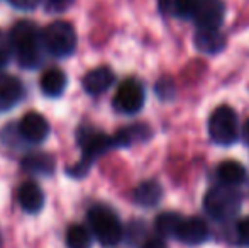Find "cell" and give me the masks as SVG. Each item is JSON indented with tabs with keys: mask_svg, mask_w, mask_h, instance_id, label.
Wrapping results in <instances>:
<instances>
[{
	"mask_svg": "<svg viewBox=\"0 0 249 248\" xmlns=\"http://www.w3.org/2000/svg\"><path fill=\"white\" fill-rule=\"evenodd\" d=\"M163 199V187L156 180H146L134 189V202L141 208H154Z\"/></svg>",
	"mask_w": 249,
	"mask_h": 248,
	"instance_id": "cell-15",
	"label": "cell"
},
{
	"mask_svg": "<svg viewBox=\"0 0 249 248\" xmlns=\"http://www.w3.org/2000/svg\"><path fill=\"white\" fill-rule=\"evenodd\" d=\"M195 48L205 55H217L226 48V38L219 29H198L195 34Z\"/></svg>",
	"mask_w": 249,
	"mask_h": 248,
	"instance_id": "cell-14",
	"label": "cell"
},
{
	"mask_svg": "<svg viewBox=\"0 0 249 248\" xmlns=\"http://www.w3.org/2000/svg\"><path fill=\"white\" fill-rule=\"evenodd\" d=\"M17 201L26 212L36 214L44 206V194L36 182H24L17 189Z\"/></svg>",
	"mask_w": 249,
	"mask_h": 248,
	"instance_id": "cell-12",
	"label": "cell"
},
{
	"mask_svg": "<svg viewBox=\"0 0 249 248\" xmlns=\"http://www.w3.org/2000/svg\"><path fill=\"white\" fill-rule=\"evenodd\" d=\"M209 235H210L209 225H207L203 219L192 216V218L181 219L175 238L188 247H197V245H202L203 242H207Z\"/></svg>",
	"mask_w": 249,
	"mask_h": 248,
	"instance_id": "cell-9",
	"label": "cell"
},
{
	"mask_svg": "<svg viewBox=\"0 0 249 248\" xmlns=\"http://www.w3.org/2000/svg\"><path fill=\"white\" fill-rule=\"evenodd\" d=\"M19 134L27 143L39 145L50 134V124H48L46 117L41 116L39 113H29L20 119Z\"/></svg>",
	"mask_w": 249,
	"mask_h": 248,
	"instance_id": "cell-10",
	"label": "cell"
},
{
	"mask_svg": "<svg viewBox=\"0 0 249 248\" xmlns=\"http://www.w3.org/2000/svg\"><path fill=\"white\" fill-rule=\"evenodd\" d=\"M10 48L17 61L24 68L34 70L43 61V41L37 26L31 20H20L9 34Z\"/></svg>",
	"mask_w": 249,
	"mask_h": 248,
	"instance_id": "cell-1",
	"label": "cell"
},
{
	"mask_svg": "<svg viewBox=\"0 0 249 248\" xmlns=\"http://www.w3.org/2000/svg\"><path fill=\"white\" fill-rule=\"evenodd\" d=\"M217 177H219L220 184L229 187H237L246 180L248 172L239 162H234V160H227L222 162L217 169Z\"/></svg>",
	"mask_w": 249,
	"mask_h": 248,
	"instance_id": "cell-16",
	"label": "cell"
},
{
	"mask_svg": "<svg viewBox=\"0 0 249 248\" xmlns=\"http://www.w3.org/2000/svg\"><path fill=\"white\" fill-rule=\"evenodd\" d=\"M115 82L114 72L107 66H99V68H93L83 76L82 83L83 89L90 95H100V94L107 92Z\"/></svg>",
	"mask_w": 249,
	"mask_h": 248,
	"instance_id": "cell-11",
	"label": "cell"
},
{
	"mask_svg": "<svg viewBox=\"0 0 249 248\" xmlns=\"http://www.w3.org/2000/svg\"><path fill=\"white\" fill-rule=\"evenodd\" d=\"M236 235H237V242L241 245L249 247V218H244L243 221L237 223Z\"/></svg>",
	"mask_w": 249,
	"mask_h": 248,
	"instance_id": "cell-25",
	"label": "cell"
},
{
	"mask_svg": "<svg viewBox=\"0 0 249 248\" xmlns=\"http://www.w3.org/2000/svg\"><path fill=\"white\" fill-rule=\"evenodd\" d=\"M92 233L104 247H115L124 240V226L119 216L107 206H93L89 211Z\"/></svg>",
	"mask_w": 249,
	"mask_h": 248,
	"instance_id": "cell-3",
	"label": "cell"
},
{
	"mask_svg": "<svg viewBox=\"0 0 249 248\" xmlns=\"http://www.w3.org/2000/svg\"><path fill=\"white\" fill-rule=\"evenodd\" d=\"M78 145L82 148V162L78 163V167L73 170H68L71 175L82 177L87 172V169L90 167V163L93 160H97L99 156L104 155L112 145V138L100 131H95L92 128H82L78 133Z\"/></svg>",
	"mask_w": 249,
	"mask_h": 248,
	"instance_id": "cell-5",
	"label": "cell"
},
{
	"mask_svg": "<svg viewBox=\"0 0 249 248\" xmlns=\"http://www.w3.org/2000/svg\"><path fill=\"white\" fill-rule=\"evenodd\" d=\"M144 106V89L136 80H125L117 89L114 107L122 114H136Z\"/></svg>",
	"mask_w": 249,
	"mask_h": 248,
	"instance_id": "cell-7",
	"label": "cell"
},
{
	"mask_svg": "<svg viewBox=\"0 0 249 248\" xmlns=\"http://www.w3.org/2000/svg\"><path fill=\"white\" fill-rule=\"evenodd\" d=\"M10 55H12V48H10L9 36L0 31V66H3L10 60Z\"/></svg>",
	"mask_w": 249,
	"mask_h": 248,
	"instance_id": "cell-24",
	"label": "cell"
},
{
	"mask_svg": "<svg viewBox=\"0 0 249 248\" xmlns=\"http://www.w3.org/2000/svg\"><path fill=\"white\" fill-rule=\"evenodd\" d=\"M12 7L19 10H33L41 3V0H7Z\"/></svg>",
	"mask_w": 249,
	"mask_h": 248,
	"instance_id": "cell-27",
	"label": "cell"
},
{
	"mask_svg": "<svg viewBox=\"0 0 249 248\" xmlns=\"http://www.w3.org/2000/svg\"><path fill=\"white\" fill-rule=\"evenodd\" d=\"M66 83H68V78H66L65 72L58 68H51L41 76V90H43L44 95L48 97H59L66 89Z\"/></svg>",
	"mask_w": 249,
	"mask_h": 248,
	"instance_id": "cell-18",
	"label": "cell"
},
{
	"mask_svg": "<svg viewBox=\"0 0 249 248\" xmlns=\"http://www.w3.org/2000/svg\"><path fill=\"white\" fill-rule=\"evenodd\" d=\"M149 134L146 126H134L129 129H121L115 136H112V145L115 146H129L131 143H134L136 139H142Z\"/></svg>",
	"mask_w": 249,
	"mask_h": 248,
	"instance_id": "cell-21",
	"label": "cell"
},
{
	"mask_svg": "<svg viewBox=\"0 0 249 248\" xmlns=\"http://www.w3.org/2000/svg\"><path fill=\"white\" fill-rule=\"evenodd\" d=\"M54 158L48 153H29L22 160V169L36 175H51L54 172Z\"/></svg>",
	"mask_w": 249,
	"mask_h": 248,
	"instance_id": "cell-17",
	"label": "cell"
},
{
	"mask_svg": "<svg viewBox=\"0 0 249 248\" xmlns=\"http://www.w3.org/2000/svg\"><path fill=\"white\" fill-rule=\"evenodd\" d=\"M141 248H168L163 238H149L141 245Z\"/></svg>",
	"mask_w": 249,
	"mask_h": 248,
	"instance_id": "cell-28",
	"label": "cell"
},
{
	"mask_svg": "<svg viewBox=\"0 0 249 248\" xmlns=\"http://www.w3.org/2000/svg\"><path fill=\"white\" fill-rule=\"evenodd\" d=\"M226 7L222 0H197V9L192 19L198 29H219L224 22Z\"/></svg>",
	"mask_w": 249,
	"mask_h": 248,
	"instance_id": "cell-8",
	"label": "cell"
},
{
	"mask_svg": "<svg viewBox=\"0 0 249 248\" xmlns=\"http://www.w3.org/2000/svg\"><path fill=\"white\" fill-rule=\"evenodd\" d=\"M156 94L161 99H173L175 95V83L171 78H161L156 83Z\"/></svg>",
	"mask_w": 249,
	"mask_h": 248,
	"instance_id": "cell-23",
	"label": "cell"
},
{
	"mask_svg": "<svg viewBox=\"0 0 249 248\" xmlns=\"http://www.w3.org/2000/svg\"><path fill=\"white\" fill-rule=\"evenodd\" d=\"M181 216L178 212L173 211H164L161 214L156 216V221H154V228H156L160 238H171L177 235V229L181 223Z\"/></svg>",
	"mask_w": 249,
	"mask_h": 248,
	"instance_id": "cell-19",
	"label": "cell"
},
{
	"mask_svg": "<svg viewBox=\"0 0 249 248\" xmlns=\"http://www.w3.org/2000/svg\"><path fill=\"white\" fill-rule=\"evenodd\" d=\"M24 95L22 83L10 75H0V111L12 109Z\"/></svg>",
	"mask_w": 249,
	"mask_h": 248,
	"instance_id": "cell-13",
	"label": "cell"
},
{
	"mask_svg": "<svg viewBox=\"0 0 249 248\" xmlns=\"http://www.w3.org/2000/svg\"><path fill=\"white\" fill-rule=\"evenodd\" d=\"M66 247L68 248H90L92 235L82 225H71L66 231Z\"/></svg>",
	"mask_w": 249,
	"mask_h": 248,
	"instance_id": "cell-20",
	"label": "cell"
},
{
	"mask_svg": "<svg viewBox=\"0 0 249 248\" xmlns=\"http://www.w3.org/2000/svg\"><path fill=\"white\" fill-rule=\"evenodd\" d=\"M209 136L215 145L227 146L237 139V116L232 107L220 106L209 119Z\"/></svg>",
	"mask_w": 249,
	"mask_h": 248,
	"instance_id": "cell-6",
	"label": "cell"
},
{
	"mask_svg": "<svg viewBox=\"0 0 249 248\" xmlns=\"http://www.w3.org/2000/svg\"><path fill=\"white\" fill-rule=\"evenodd\" d=\"M73 0H46V9L50 12H65L70 5H71Z\"/></svg>",
	"mask_w": 249,
	"mask_h": 248,
	"instance_id": "cell-26",
	"label": "cell"
},
{
	"mask_svg": "<svg viewBox=\"0 0 249 248\" xmlns=\"http://www.w3.org/2000/svg\"><path fill=\"white\" fill-rule=\"evenodd\" d=\"M243 139L249 145V119H248L246 123H244V126H243Z\"/></svg>",
	"mask_w": 249,
	"mask_h": 248,
	"instance_id": "cell-29",
	"label": "cell"
},
{
	"mask_svg": "<svg viewBox=\"0 0 249 248\" xmlns=\"http://www.w3.org/2000/svg\"><path fill=\"white\" fill-rule=\"evenodd\" d=\"M195 9H197V0H173V2H171V10H173L178 17L192 19Z\"/></svg>",
	"mask_w": 249,
	"mask_h": 248,
	"instance_id": "cell-22",
	"label": "cell"
},
{
	"mask_svg": "<svg viewBox=\"0 0 249 248\" xmlns=\"http://www.w3.org/2000/svg\"><path fill=\"white\" fill-rule=\"evenodd\" d=\"M43 48L56 58H68L76 48V33L66 20H54L41 33Z\"/></svg>",
	"mask_w": 249,
	"mask_h": 248,
	"instance_id": "cell-4",
	"label": "cell"
},
{
	"mask_svg": "<svg viewBox=\"0 0 249 248\" xmlns=\"http://www.w3.org/2000/svg\"><path fill=\"white\" fill-rule=\"evenodd\" d=\"M243 197L236 187H229L219 184L212 187L203 197L205 212L215 221H229L234 219L241 211Z\"/></svg>",
	"mask_w": 249,
	"mask_h": 248,
	"instance_id": "cell-2",
	"label": "cell"
}]
</instances>
